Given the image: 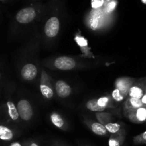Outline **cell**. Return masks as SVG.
I'll list each match as a JSON object with an SVG mask.
<instances>
[{
    "label": "cell",
    "instance_id": "obj_1",
    "mask_svg": "<svg viewBox=\"0 0 146 146\" xmlns=\"http://www.w3.org/2000/svg\"><path fill=\"white\" fill-rule=\"evenodd\" d=\"M37 15V11L34 7H27L20 9L15 16V19L19 24H25L31 22Z\"/></svg>",
    "mask_w": 146,
    "mask_h": 146
},
{
    "label": "cell",
    "instance_id": "obj_2",
    "mask_svg": "<svg viewBox=\"0 0 146 146\" xmlns=\"http://www.w3.org/2000/svg\"><path fill=\"white\" fill-rule=\"evenodd\" d=\"M60 21L55 16L50 17L44 26V33L48 38H54L59 31Z\"/></svg>",
    "mask_w": 146,
    "mask_h": 146
},
{
    "label": "cell",
    "instance_id": "obj_3",
    "mask_svg": "<svg viewBox=\"0 0 146 146\" xmlns=\"http://www.w3.org/2000/svg\"><path fill=\"white\" fill-rule=\"evenodd\" d=\"M17 110H18L19 117L26 121H29L33 115V110L30 103L26 99H21L17 103Z\"/></svg>",
    "mask_w": 146,
    "mask_h": 146
},
{
    "label": "cell",
    "instance_id": "obj_4",
    "mask_svg": "<svg viewBox=\"0 0 146 146\" xmlns=\"http://www.w3.org/2000/svg\"><path fill=\"white\" fill-rule=\"evenodd\" d=\"M56 68L63 71L71 70L76 66V61L74 58L68 56H60L54 62Z\"/></svg>",
    "mask_w": 146,
    "mask_h": 146
},
{
    "label": "cell",
    "instance_id": "obj_5",
    "mask_svg": "<svg viewBox=\"0 0 146 146\" xmlns=\"http://www.w3.org/2000/svg\"><path fill=\"white\" fill-rule=\"evenodd\" d=\"M38 74L37 68L32 64H27L22 67L21 71V75L24 79L27 81L33 80Z\"/></svg>",
    "mask_w": 146,
    "mask_h": 146
},
{
    "label": "cell",
    "instance_id": "obj_6",
    "mask_svg": "<svg viewBox=\"0 0 146 146\" xmlns=\"http://www.w3.org/2000/svg\"><path fill=\"white\" fill-rule=\"evenodd\" d=\"M56 91L58 96L61 98H66L71 94V88L67 83L64 81H58L55 86Z\"/></svg>",
    "mask_w": 146,
    "mask_h": 146
},
{
    "label": "cell",
    "instance_id": "obj_7",
    "mask_svg": "<svg viewBox=\"0 0 146 146\" xmlns=\"http://www.w3.org/2000/svg\"><path fill=\"white\" fill-rule=\"evenodd\" d=\"M102 14L103 12L101 9H93L89 20L90 27L92 29L96 30V29H98V26L100 24V21H101V17H102Z\"/></svg>",
    "mask_w": 146,
    "mask_h": 146
},
{
    "label": "cell",
    "instance_id": "obj_8",
    "mask_svg": "<svg viewBox=\"0 0 146 146\" xmlns=\"http://www.w3.org/2000/svg\"><path fill=\"white\" fill-rule=\"evenodd\" d=\"M14 137V132L11 128L3 124H0V141L9 142L12 141Z\"/></svg>",
    "mask_w": 146,
    "mask_h": 146
},
{
    "label": "cell",
    "instance_id": "obj_9",
    "mask_svg": "<svg viewBox=\"0 0 146 146\" xmlns=\"http://www.w3.org/2000/svg\"><path fill=\"white\" fill-rule=\"evenodd\" d=\"M6 105H7V113H8L9 117L12 121H17L19 119V115L18 110H17V106L14 104V102H12L11 101H7Z\"/></svg>",
    "mask_w": 146,
    "mask_h": 146
},
{
    "label": "cell",
    "instance_id": "obj_10",
    "mask_svg": "<svg viewBox=\"0 0 146 146\" xmlns=\"http://www.w3.org/2000/svg\"><path fill=\"white\" fill-rule=\"evenodd\" d=\"M132 121L137 123H143L146 121V108L142 107V108H138L135 111V113L130 116Z\"/></svg>",
    "mask_w": 146,
    "mask_h": 146
},
{
    "label": "cell",
    "instance_id": "obj_11",
    "mask_svg": "<svg viewBox=\"0 0 146 146\" xmlns=\"http://www.w3.org/2000/svg\"><path fill=\"white\" fill-rule=\"evenodd\" d=\"M131 84V81L129 80H127L125 78H120L117 81L116 86L117 88L121 91V92L123 94H126L127 91H129L130 85Z\"/></svg>",
    "mask_w": 146,
    "mask_h": 146
},
{
    "label": "cell",
    "instance_id": "obj_12",
    "mask_svg": "<svg viewBox=\"0 0 146 146\" xmlns=\"http://www.w3.org/2000/svg\"><path fill=\"white\" fill-rule=\"evenodd\" d=\"M91 130L98 135H105L107 133V130L105 125L100 123H94L91 125Z\"/></svg>",
    "mask_w": 146,
    "mask_h": 146
},
{
    "label": "cell",
    "instance_id": "obj_13",
    "mask_svg": "<svg viewBox=\"0 0 146 146\" xmlns=\"http://www.w3.org/2000/svg\"><path fill=\"white\" fill-rule=\"evenodd\" d=\"M128 94L131 96V98H141L144 95L143 88L139 86H137L131 87L128 91Z\"/></svg>",
    "mask_w": 146,
    "mask_h": 146
},
{
    "label": "cell",
    "instance_id": "obj_14",
    "mask_svg": "<svg viewBox=\"0 0 146 146\" xmlns=\"http://www.w3.org/2000/svg\"><path fill=\"white\" fill-rule=\"evenodd\" d=\"M86 107L88 110L94 111V112H101L105 110V108H102L98 106L96 99H92L88 101L86 104Z\"/></svg>",
    "mask_w": 146,
    "mask_h": 146
},
{
    "label": "cell",
    "instance_id": "obj_15",
    "mask_svg": "<svg viewBox=\"0 0 146 146\" xmlns=\"http://www.w3.org/2000/svg\"><path fill=\"white\" fill-rule=\"evenodd\" d=\"M51 121L52 123L55 125L56 127L58 128H61L64 125V119L61 118V115L57 113H54L51 115Z\"/></svg>",
    "mask_w": 146,
    "mask_h": 146
},
{
    "label": "cell",
    "instance_id": "obj_16",
    "mask_svg": "<svg viewBox=\"0 0 146 146\" xmlns=\"http://www.w3.org/2000/svg\"><path fill=\"white\" fill-rule=\"evenodd\" d=\"M40 90H41V92L42 94V95L45 98H51L54 96V91H53V90L46 84H41V86H40Z\"/></svg>",
    "mask_w": 146,
    "mask_h": 146
},
{
    "label": "cell",
    "instance_id": "obj_17",
    "mask_svg": "<svg viewBox=\"0 0 146 146\" xmlns=\"http://www.w3.org/2000/svg\"><path fill=\"white\" fill-rule=\"evenodd\" d=\"M117 4L118 3H117L116 0H111L108 2H107L105 5V7H104V12L106 13V14H110V13L113 12L116 7Z\"/></svg>",
    "mask_w": 146,
    "mask_h": 146
},
{
    "label": "cell",
    "instance_id": "obj_18",
    "mask_svg": "<svg viewBox=\"0 0 146 146\" xmlns=\"http://www.w3.org/2000/svg\"><path fill=\"white\" fill-rule=\"evenodd\" d=\"M107 131L111 133H116L120 131V125L118 123H108L105 125Z\"/></svg>",
    "mask_w": 146,
    "mask_h": 146
},
{
    "label": "cell",
    "instance_id": "obj_19",
    "mask_svg": "<svg viewBox=\"0 0 146 146\" xmlns=\"http://www.w3.org/2000/svg\"><path fill=\"white\" fill-rule=\"evenodd\" d=\"M130 106H131L134 109H138V108H142L143 107V104L142 103L141 98H131L129 99Z\"/></svg>",
    "mask_w": 146,
    "mask_h": 146
},
{
    "label": "cell",
    "instance_id": "obj_20",
    "mask_svg": "<svg viewBox=\"0 0 146 146\" xmlns=\"http://www.w3.org/2000/svg\"><path fill=\"white\" fill-rule=\"evenodd\" d=\"M112 97L113 99L116 101H121L123 100V94L121 92L118 88H115V90L113 91L112 93Z\"/></svg>",
    "mask_w": 146,
    "mask_h": 146
},
{
    "label": "cell",
    "instance_id": "obj_21",
    "mask_svg": "<svg viewBox=\"0 0 146 146\" xmlns=\"http://www.w3.org/2000/svg\"><path fill=\"white\" fill-rule=\"evenodd\" d=\"M135 144H146V131L134 138Z\"/></svg>",
    "mask_w": 146,
    "mask_h": 146
},
{
    "label": "cell",
    "instance_id": "obj_22",
    "mask_svg": "<svg viewBox=\"0 0 146 146\" xmlns=\"http://www.w3.org/2000/svg\"><path fill=\"white\" fill-rule=\"evenodd\" d=\"M97 117H98V119L99 120V121L101 122V124L105 125L106 124H107L106 121H110V115H108V113H101L97 115Z\"/></svg>",
    "mask_w": 146,
    "mask_h": 146
},
{
    "label": "cell",
    "instance_id": "obj_23",
    "mask_svg": "<svg viewBox=\"0 0 146 146\" xmlns=\"http://www.w3.org/2000/svg\"><path fill=\"white\" fill-rule=\"evenodd\" d=\"M105 0H91V7L93 9H101L104 4Z\"/></svg>",
    "mask_w": 146,
    "mask_h": 146
},
{
    "label": "cell",
    "instance_id": "obj_24",
    "mask_svg": "<svg viewBox=\"0 0 146 146\" xmlns=\"http://www.w3.org/2000/svg\"><path fill=\"white\" fill-rule=\"evenodd\" d=\"M97 103H98L99 106L102 107V108H106L108 103V98L106 96L101 97V98H98V99L97 100Z\"/></svg>",
    "mask_w": 146,
    "mask_h": 146
},
{
    "label": "cell",
    "instance_id": "obj_25",
    "mask_svg": "<svg viewBox=\"0 0 146 146\" xmlns=\"http://www.w3.org/2000/svg\"><path fill=\"white\" fill-rule=\"evenodd\" d=\"M108 145L109 146H121V142L120 140L118 138H115V137H112L110 138L109 141H108Z\"/></svg>",
    "mask_w": 146,
    "mask_h": 146
},
{
    "label": "cell",
    "instance_id": "obj_26",
    "mask_svg": "<svg viewBox=\"0 0 146 146\" xmlns=\"http://www.w3.org/2000/svg\"><path fill=\"white\" fill-rule=\"evenodd\" d=\"M75 39L77 44L79 46H87V41L86 40V38L81 36H76Z\"/></svg>",
    "mask_w": 146,
    "mask_h": 146
},
{
    "label": "cell",
    "instance_id": "obj_27",
    "mask_svg": "<svg viewBox=\"0 0 146 146\" xmlns=\"http://www.w3.org/2000/svg\"><path fill=\"white\" fill-rule=\"evenodd\" d=\"M141 101H142V103L143 104V105H146V94H144L143 96V97L141 98Z\"/></svg>",
    "mask_w": 146,
    "mask_h": 146
},
{
    "label": "cell",
    "instance_id": "obj_28",
    "mask_svg": "<svg viewBox=\"0 0 146 146\" xmlns=\"http://www.w3.org/2000/svg\"><path fill=\"white\" fill-rule=\"evenodd\" d=\"M9 146H22L21 144L19 142H14L12 143H11L9 145Z\"/></svg>",
    "mask_w": 146,
    "mask_h": 146
},
{
    "label": "cell",
    "instance_id": "obj_29",
    "mask_svg": "<svg viewBox=\"0 0 146 146\" xmlns=\"http://www.w3.org/2000/svg\"><path fill=\"white\" fill-rule=\"evenodd\" d=\"M30 146H38V145H37L36 143H32L30 145Z\"/></svg>",
    "mask_w": 146,
    "mask_h": 146
},
{
    "label": "cell",
    "instance_id": "obj_30",
    "mask_svg": "<svg viewBox=\"0 0 146 146\" xmlns=\"http://www.w3.org/2000/svg\"><path fill=\"white\" fill-rule=\"evenodd\" d=\"M141 1H142V2L143 3V4H146V0H141Z\"/></svg>",
    "mask_w": 146,
    "mask_h": 146
},
{
    "label": "cell",
    "instance_id": "obj_31",
    "mask_svg": "<svg viewBox=\"0 0 146 146\" xmlns=\"http://www.w3.org/2000/svg\"><path fill=\"white\" fill-rule=\"evenodd\" d=\"M0 79H1V73H0Z\"/></svg>",
    "mask_w": 146,
    "mask_h": 146
},
{
    "label": "cell",
    "instance_id": "obj_32",
    "mask_svg": "<svg viewBox=\"0 0 146 146\" xmlns=\"http://www.w3.org/2000/svg\"><path fill=\"white\" fill-rule=\"evenodd\" d=\"M0 1H5V0H0Z\"/></svg>",
    "mask_w": 146,
    "mask_h": 146
}]
</instances>
